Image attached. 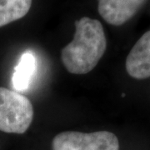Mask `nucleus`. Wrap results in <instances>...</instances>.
<instances>
[{"label": "nucleus", "mask_w": 150, "mask_h": 150, "mask_svg": "<svg viewBox=\"0 0 150 150\" xmlns=\"http://www.w3.org/2000/svg\"><path fill=\"white\" fill-rule=\"evenodd\" d=\"M52 146L53 150H119L117 136L108 131L63 132L54 137Z\"/></svg>", "instance_id": "7ed1b4c3"}, {"label": "nucleus", "mask_w": 150, "mask_h": 150, "mask_svg": "<svg viewBox=\"0 0 150 150\" xmlns=\"http://www.w3.org/2000/svg\"><path fill=\"white\" fill-rule=\"evenodd\" d=\"M32 5V0H0V27L25 16Z\"/></svg>", "instance_id": "0eeeda50"}, {"label": "nucleus", "mask_w": 150, "mask_h": 150, "mask_svg": "<svg viewBox=\"0 0 150 150\" xmlns=\"http://www.w3.org/2000/svg\"><path fill=\"white\" fill-rule=\"evenodd\" d=\"M146 0H98V12L108 23L120 26L128 22Z\"/></svg>", "instance_id": "20e7f679"}, {"label": "nucleus", "mask_w": 150, "mask_h": 150, "mask_svg": "<svg viewBox=\"0 0 150 150\" xmlns=\"http://www.w3.org/2000/svg\"><path fill=\"white\" fill-rule=\"evenodd\" d=\"M106 48L102 23L83 17L75 22L74 39L61 52L62 63L73 74H86L96 67Z\"/></svg>", "instance_id": "f257e3e1"}, {"label": "nucleus", "mask_w": 150, "mask_h": 150, "mask_svg": "<svg viewBox=\"0 0 150 150\" xmlns=\"http://www.w3.org/2000/svg\"><path fill=\"white\" fill-rule=\"evenodd\" d=\"M37 68V59L32 52L23 54L12 77V83L16 91L27 90L36 74Z\"/></svg>", "instance_id": "423d86ee"}, {"label": "nucleus", "mask_w": 150, "mask_h": 150, "mask_svg": "<svg viewBox=\"0 0 150 150\" xmlns=\"http://www.w3.org/2000/svg\"><path fill=\"white\" fill-rule=\"evenodd\" d=\"M126 70L131 77L144 79L150 77V30L134 44L126 59Z\"/></svg>", "instance_id": "39448f33"}, {"label": "nucleus", "mask_w": 150, "mask_h": 150, "mask_svg": "<svg viewBox=\"0 0 150 150\" xmlns=\"http://www.w3.org/2000/svg\"><path fill=\"white\" fill-rule=\"evenodd\" d=\"M33 118V107L27 97L0 87V131L23 134Z\"/></svg>", "instance_id": "f03ea898"}]
</instances>
